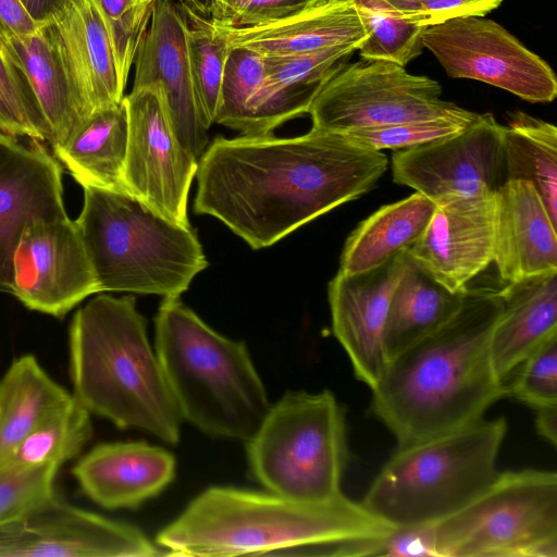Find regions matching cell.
Listing matches in <instances>:
<instances>
[{
	"instance_id": "8fae6325",
	"label": "cell",
	"mask_w": 557,
	"mask_h": 557,
	"mask_svg": "<svg viewBox=\"0 0 557 557\" xmlns=\"http://www.w3.org/2000/svg\"><path fill=\"white\" fill-rule=\"evenodd\" d=\"M421 40L453 78L483 82L532 103L557 96L549 64L492 20L455 17L426 26Z\"/></svg>"
},
{
	"instance_id": "836d02e7",
	"label": "cell",
	"mask_w": 557,
	"mask_h": 557,
	"mask_svg": "<svg viewBox=\"0 0 557 557\" xmlns=\"http://www.w3.org/2000/svg\"><path fill=\"white\" fill-rule=\"evenodd\" d=\"M104 24L120 86L125 90L158 0H91Z\"/></svg>"
},
{
	"instance_id": "9a60e30c",
	"label": "cell",
	"mask_w": 557,
	"mask_h": 557,
	"mask_svg": "<svg viewBox=\"0 0 557 557\" xmlns=\"http://www.w3.org/2000/svg\"><path fill=\"white\" fill-rule=\"evenodd\" d=\"M9 293L28 309L57 318L100 293L75 221L67 216L25 227L14 252Z\"/></svg>"
},
{
	"instance_id": "d6986e66",
	"label": "cell",
	"mask_w": 557,
	"mask_h": 557,
	"mask_svg": "<svg viewBox=\"0 0 557 557\" xmlns=\"http://www.w3.org/2000/svg\"><path fill=\"white\" fill-rule=\"evenodd\" d=\"M189 23L173 0H158L149 28L138 48L132 88L159 83L184 146L197 158L207 148L209 129L195 91L187 49Z\"/></svg>"
},
{
	"instance_id": "f1b7e54d",
	"label": "cell",
	"mask_w": 557,
	"mask_h": 557,
	"mask_svg": "<svg viewBox=\"0 0 557 557\" xmlns=\"http://www.w3.org/2000/svg\"><path fill=\"white\" fill-rule=\"evenodd\" d=\"M71 399L33 355L14 359L0 379V465Z\"/></svg>"
},
{
	"instance_id": "d590c367",
	"label": "cell",
	"mask_w": 557,
	"mask_h": 557,
	"mask_svg": "<svg viewBox=\"0 0 557 557\" xmlns=\"http://www.w3.org/2000/svg\"><path fill=\"white\" fill-rule=\"evenodd\" d=\"M478 113L466 110L461 114L437 116L393 125L357 128L345 135L351 143L371 150H400L445 138L466 128Z\"/></svg>"
},
{
	"instance_id": "7402d4cb",
	"label": "cell",
	"mask_w": 557,
	"mask_h": 557,
	"mask_svg": "<svg viewBox=\"0 0 557 557\" xmlns=\"http://www.w3.org/2000/svg\"><path fill=\"white\" fill-rule=\"evenodd\" d=\"M556 226L534 186L508 181L496 191L494 255L500 278L557 271Z\"/></svg>"
},
{
	"instance_id": "1f68e13d",
	"label": "cell",
	"mask_w": 557,
	"mask_h": 557,
	"mask_svg": "<svg viewBox=\"0 0 557 557\" xmlns=\"http://www.w3.org/2000/svg\"><path fill=\"white\" fill-rule=\"evenodd\" d=\"M367 32L358 51L362 59L407 65L421 54L426 26L410 22L383 0H355Z\"/></svg>"
},
{
	"instance_id": "ffe728a7",
	"label": "cell",
	"mask_w": 557,
	"mask_h": 557,
	"mask_svg": "<svg viewBox=\"0 0 557 557\" xmlns=\"http://www.w3.org/2000/svg\"><path fill=\"white\" fill-rule=\"evenodd\" d=\"M208 22L231 50L243 48L263 57L305 54L338 45L359 49L367 38L355 0H309L285 17L252 26Z\"/></svg>"
},
{
	"instance_id": "7a4b0ae2",
	"label": "cell",
	"mask_w": 557,
	"mask_h": 557,
	"mask_svg": "<svg viewBox=\"0 0 557 557\" xmlns=\"http://www.w3.org/2000/svg\"><path fill=\"white\" fill-rule=\"evenodd\" d=\"M500 310L499 290L467 287L459 311L447 323L386 362L371 389L370 410L397 447L471 424L508 396L490 351Z\"/></svg>"
},
{
	"instance_id": "ba28073f",
	"label": "cell",
	"mask_w": 557,
	"mask_h": 557,
	"mask_svg": "<svg viewBox=\"0 0 557 557\" xmlns=\"http://www.w3.org/2000/svg\"><path fill=\"white\" fill-rule=\"evenodd\" d=\"M247 443L251 472L271 493L305 502L343 494L346 411L332 392L286 393Z\"/></svg>"
},
{
	"instance_id": "484cf974",
	"label": "cell",
	"mask_w": 557,
	"mask_h": 557,
	"mask_svg": "<svg viewBox=\"0 0 557 557\" xmlns=\"http://www.w3.org/2000/svg\"><path fill=\"white\" fill-rule=\"evenodd\" d=\"M127 145L128 115L123 99L91 113L63 145L52 150L83 188L128 194L124 182Z\"/></svg>"
},
{
	"instance_id": "3957f363",
	"label": "cell",
	"mask_w": 557,
	"mask_h": 557,
	"mask_svg": "<svg viewBox=\"0 0 557 557\" xmlns=\"http://www.w3.org/2000/svg\"><path fill=\"white\" fill-rule=\"evenodd\" d=\"M393 528L344 494L305 502L274 493L210 487L162 529L172 556L312 555L319 548L379 537Z\"/></svg>"
},
{
	"instance_id": "d6a6232c",
	"label": "cell",
	"mask_w": 557,
	"mask_h": 557,
	"mask_svg": "<svg viewBox=\"0 0 557 557\" xmlns=\"http://www.w3.org/2000/svg\"><path fill=\"white\" fill-rule=\"evenodd\" d=\"M209 18H188L187 49L191 78L206 124L210 127L221 102L224 72L231 49L213 33Z\"/></svg>"
},
{
	"instance_id": "6da1fadb",
	"label": "cell",
	"mask_w": 557,
	"mask_h": 557,
	"mask_svg": "<svg viewBox=\"0 0 557 557\" xmlns=\"http://www.w3.org/2000/svg\"><path fill=\"white\" fill-rule=\"evenodd\" d=\"M387 164L341 133L219 136L198 159L194 210L260 249L368 193Z\"/></svg>"
},
{
	"instance_id": "f35d334b",
	"label": "cell",
	"mask_w": 557,
	"mask_h": 557,
	"mask_svg": "<svg viewBox=\"0 0 557 557\" xmlns=\"http://www.w3.org/2000/svg\"><path fill=\"white\" fill-rule=\"evenodd\" d=\"M508 396L534 410L557 407V334L546 339L517 368Z\"/></svg>"
},
{
	"instance_id": "603a6c76",
	"label": "cell",
	"mask_w": 557,
	"mask_h": 557,
	"mask_svg": "<svg viewBox=\"0 0 557 557\" xmlns=\"http://www.w3.org/2000/svg\"><path fill=\"white\" fill-rule=\"evenodd\" d=\"M57 46L72 86L88 115L124 98L110 40L91 0H76L45 24Z\"/></svg>"
},
{
	"instance_id": "e575fe53",
	"label": "cell",
	"mask_w": 557,
	"mask_h": 557,
	"mask_svg": "<svg viewBox=\"0 0 557 557\" xmlns=\"http://www.w3.org/2000/svg\"><path fill=\"white\" fill-rule=\"evenodd\" d=\"M0 131L50 143L51 133L24 73L0 49Z\"/></svg>"
},
{
	"instance_id": "ee69618b",
	"label": "cell",
	"mask_w": 557,
	"mask_h": 557,
	"mask_svg": "<svg viewBox=\"0 0 557 557\" xmlns=\"http://www.w3.org/2000/svg\"><path fill=\"white\" fill-rule=\"evenodd\" d=\"M535 411L537 433L555 446L557 442V407H546Z\"/></svg>"
},
{
	"instance_id": "f6af8a7d",
	"label": "cell",
	"mask_w": 557,
	"mask_h": 557,
	"mask_svg": "<svg viewBox=\"0 0 557 557\" xmlns=\"http://www.w3.org/2000/svg\"><path fill=\"white\" fill-rule=\"evenodd\" d=\"M242 0H211L210 18L224 23L226 22Z\"/></svg>"
},
{
	"instance_id": "74e56055",
	"label": "cell",
	"mask_w": 557,
	"mask_h": 557,
	"mask_svg": "<svg viewBox=\"0 0 557 557\" xmlns=\"http://www.w3.org/2000/svg\"><path fill=\"white\" fill-rule=\"evenodd\" d=\"M59 467H0V527L11 523L41 504L54 493Z\"/></svg>"
},
{
	"instance_id": "7bdbcfd3",
	"label": "cell",
	"mask_w": 557,
	"mask_h": 557,
	"mask_svg": "<svg viewBox=\"0 0 557 557\" xmlns=\"http://www.w3.org/2000/svg\"><path fill=\"white\" fill-rule=\"evenodd\" d=\"M76 0H20L29 17L38 25H45L63 14Z\"/></svg>"
},
{
	"instance_id": "83f0119b",
	"label": "cell",
	"mask_w": 557,
	"mask_h": 557,
	"mask_svg": "<svg viewBox=\"0 0 557 557\" xmlns=\"http://www.w3.org/2000/svg\"><path fill=\"white\" fill-rule=\"evenodd\" d=\"M465 290L450 292L408 255L387 311L383 334L386 360L447 323L459 311Z\"/></svg>"
},
{
	"instance_id": "44dd1931",
	"label": "cell",
	"mask_w": 557,
	"mask_h": 557,
	"mask_svg": "<svg viewBox=\"0 0 557 557\" xmlns=\"http://www.w3.org/2000/svg\"><path fill=\"white\" fill-rule=\"evenodd\" d=\"M83 493L106 509H134L173 480L175 458L145 442L101 444L73 467Z\"/></svg>"
},
{
	"instance_id": "9c48e42d",
	"label": "cell",
	"mask_w": 557,
	"mask_h": 557,
	"mask_svg": "<svg viewBox=\"0 0 557 557\" xmlns=\"http://www.w3.org/2000/svg\"><path fill=\"white\" fill-rule=\"evenodd\" d=\"M435 525L440 557H557V473L499 472L482 495Z\"/></svg>"
},
{
	"instance_id": "5bb4252c",
	"label": "cell",
	"mask_w": 557,
	"mask_h": 557,
	"mask_svg": "<svg viewBox=\"0 0 557 557\" xmlns=\"http://www.w3.org/2000/svg\"><path fill=\"white\" fill-rule=\"evenodd\" d=\"M158 548L136 527L71 505L57 495L0 527V557H151Z\"/></svg>"
},
{
	"instance_id": "4dcf8cb0",
	"label": "cell",
	"mask_w": 557,
	"mask_h": 557,
	"mask_svg": "<svg viewBox=\"0 0 557 557\" xmlns=\"http://www.w3.org/2000/svg\"><path fill=\"white\" fill-rule=\"evenodd\" d=\"M92 434L90 413L72 399L34 430L0 467H59L74 458Z\"/></svg>"
},
{
	"instance_id": "52a82bcc",
	"label": "cell",
	"mask_w": 557,
	"mask_h": 557,
	"mask_svg": "<svg viewBox=\"0 0 557 557\" xmlns=\"http://www.w3.org/2000/svg\"><path fill=\"white\" fill-rule=\"evenodd\" d=\"M75 224L99 292L178 298L208 265L191 226L168 220L128 194L85 187Z\"/></svg>"
},
{
	"instance_id": "30bf717a",
	"label": "cell",
	"mask_w": 557,
	"mask_h": 557,
	"mask_svg": "<svg viewBox=\"0 0 557 557\" xmlns=\"http://www.w3.org/2000/svg\"><path fill=\"white\" fill-rule=\"evenodd\" d=\"M441 85L396 63H344L320 88L308 113L312 128L346 133L437 116L466 109L441 98Z\"/></svg>"
},
{
	"instance_id": "7c38bea8",
	"label": "cell",
	"mask_w": 557,
	"mask_h": 557,
	"mask_svg": "<svg viewBox=\"0 0 557 557\" xmlns=\"http://www.w3.org/2000/svg\"><path fill=\"white\" fill-rule=\"evenodd\" d=\"M123 99L128 115V194L168 220L190 226L188 194L198 159L177 136L163 88L151 83L132 88Z\"/></svg>"
},
{
	"instance_id": "8992f818",
	"label": "cell",
	"mask_w": 557,
	"mask_h": 557,
	"mask_svg": "<svg viewBox=\"0 0 557 557\" xmlns=\"http://www.w3.org/2000/svg\"><path fill=\"white\" fill-rule=\"evenodd\" d=\"M505 418H482L449 433L397 447L360 500L392 528L434 523L482 495L499 472Z\"/></svg>"
},
{
	"instance_id": "bcb514c9",
	"label": "cell",
	"mask_w": 557,
	"mask_h": 557,
	"mask_svg": "<svg viewBox=\"0 0 557 557\" xmlns=\"http://www.w3.org/2000/svg\"><path fill=\"white\" fill-rule=\"evenodd\" d=\"M176 2L186 13L205 15L207 13V7L202 0H173Z\"/></svg>"
},
{
	"instance_id": "4fadbf2b",
	"label": "cell",
	"mask_w": 557,
	"mask_h": 557,
	"mask_svg": "<svg viewBox=\"0 0 557 557\" xmlns=\"http://www.w3.org/2000/svg\"><path fill=\"white\" fill-rule=\"evenodd\" d=\"M503 132L491 113L462 131L392 156L393 181L413 188L435 205L496 193L506 183Z\"/></svg>"
},
{
	"instance_id": "4316f807",
	"label": "cell",
	"mask_w": 557,
	"mask_h": 557,
	"mask_svg": "<svg viewBox=\"0 0 557 557\" xmlns=\"http://www.w3.org/2000/svg\"><path fill=\"white\" fill-rule=\"evenodd\" d=\"M434 210L435 203L417 191L382 206L347 237L338 271H369L408 250L423 234Z\"/></svg>"
},
{
	"instance_id": "d4e9b609",
	"label": "cell",
	"mask_w": 557,
	"mask_h": 557,
	"mask_svg": "<svg viewBox=\"0 0 557 557\" xmlns=\"http://www.w3.org/2000/svg\"><path fill=\"white\" fill-rule=\"evenodd\" d=\"M0 49L26 76L50 128L49 145H63L89 115L46 25L1 41Z\"/></svg>"
},
{
	"instance_id": "2e32d148",
	"label": "cell",
	"mask_w": 557,
	"mask_h": 557,
	"mask_svg": "<svg viewBox=\"0 0 557 557\" xmlns=\"http://www.w3.org/2000/svg\"><path fill=\"white\" fill-rule=\"evenodd\" d=\"M65 218L59 161L41 141L26 144L0 131V292H10L25 227Z\"/></svg>"
},
{
	"instance_id": "5b68a950",
	"label": "cell",
	"mask_w": 557,
	"mask_h": 557,
	"mask_svg": "<svg viewBox=\"0 0 557 557\" xmlns=\"http://www.w3.org/2000/svg\"><path fill=\"white\" fill-rule=\"evenodd\" d=\"M156 354L182 418L211 436L248 442L271 404L244 342L207 325L178 298L156 317Z\"/></svg>"
},
{
	"instance_id": "8d00e7d4",
	"label": "cell",
	"mask_w": 557,
	"mask_h": 557,
	"mask_svg": "<svg viewBox=\"0 0 557 557\" xmlns=\"http://www.w3.org/2000/svg\"><path fill=\"white\" fill-rule=\"evenodd\" d=\"M264 78L261 54L243 48L232 49L225 66L215 123L242 134L249 104Z\"/></svg>"
},
{
	"instance_id": "60d3db41",
	"label": "cell",
	"mask_w": 557,
	"mask_h": 557,
	"mask_svg": "<svg viewBox=\"0 0 557 557\" xmlns=\"http://www.w3.org/2000/svg\"><path fill=\"white\" fill-rule=\"evenodd\" d=\"M308 1L309 0H242L231 17L220 24L242 27L275 21L294 13Z\"/></svg>"
},
{
	"instance_id": "f546056e",
	"label": "cell",
	"mask_w": 557,
	"mask_h": 557,
	"mask_svg": "<svg viewBox=\"0 0 557 557\" xmlns=\"http://www.w3.org/2000/svg\"><path fill=\"white\" fill-rule=\"evenodd\" d=\"M505 180L527 181L557 224V128L524 112L510 113L503 132Z\"/></svg>"
},
{
	"instance_id": "c3c4849f",
	"label": "cell",
	"mask_w": 557,
	"mask_h": 557,
	"mask_svg": "<svg viewBox=\"0 0 557 557\" xmlns=\"http://www.w3.org/2000/svg\"><path fill=\"white\" fill-rule=\"evenodd\" d=\"M205 2V4L208 7L209 11H210V3H211V0H202Z\"/></svg>"
},
{
	"instance_id": "ab89813d",
	"label": "cell",
	"mask_w": 557,
	"mask_h": 557,
	"mask_svg": "<svg viewBox=\"0 0 557 557\" xmlns=\"http://www.w3.org/2000/svg\"><path fill=\"white\" fill-rule=\"evenodd\" d=\"M503 0H399L393 5L412 23L430 26L455 17L484 16Z\"/></svg>"
},
{
	"instance_id": "cb8c5ba5",
	"label": "cell",
	"mask_w": 557,
	"mask_h": 557,
	"mask_svg": "<svg viewBox=\"0 0 557 557\" xmlns=\"http://www.w3.org/2000/svg\"><path fill=\"white\" fill-rule=\"evenodd\" d=\"M490 351L497 376L507 381L521 362L557 334V271L506 283Z\"/></svg>"
},
{
	"instance_id": "277c9868",
	"label": "cell",
	"mask_w": 557,
	"mask_h": 557,
	"mask_svg": "<svg viewBox=\"0 0 557 557\" xmlns=\"http://www.w3.org/2000/svg\"><path fill=\"white\" fill-rule=\"evenodd\" d=\"M134 296L100 294L76 311L70 327L72 396L121 429L175 444L182 416Z\"/></svg>"
},
{
	"instance_id": "e0dca14e",
	"label": "cell",
	"mask_w": 557,
	"mask_h": 557,
	"mask_svg": "<svg viewBox=\"0 0 557 557\" xmlns=\"http://www.w3.org/2000/svg\"><path fill=\"white\" fill-rule=\"evenodd\" d=\"M408 260L407 250L360 273L341 271L327 287L332 327L356 379L372 389L386 366L383 334L393 292Z\"/></svg>"
},
{
	"instance_id": "7dc6e473",
	"label": "cell",
	"mask_w": 557,
	"mask_h": 557,
	"mask_svg": "<svg viewBox=\"0 0 557 557\" xmlns=\"http://www.w3.org/2000/svg\"><path fill=\"white\" fill-rule=\"evenodd\" d=\"M385 3H387L388 5H393L394 3H396L397 1L399 0H383Z\"/></svg>"
},
{
	"instance_id": "ac0fdd59",
	"label": "cell",
	"mask_w": 557,
	"mask_h": 557,
	"mask_svg": "<svg viewBox=\"0 0 557 557\" xmlns=\"http://www.w3.org/2000/svg\"><path fill=\"white\" fill-rule=\"evenodd\" d=\"M496 193L435 205L420 238L407 250L419 268L450 292H461L493 262Z\"/></svg>"
},
{
	"instance_id": "b9f144b4",
	"label": "cell",
	"mask_w": 557,
	"mask_h": 557,
	"mask_svg": "<svg viewBox=\"0 0 557 557\" xmlns=\"http://www.w3.org/2000/svg\"><path fill=\"white\" fill-rule=\"evenodd\" d=\"M38 27L20 0H0V42L13 36L32 34Z\"/></svg>"
}]
</instances>
